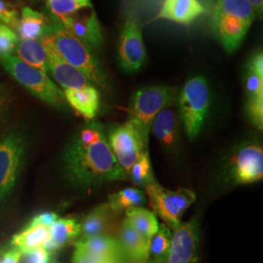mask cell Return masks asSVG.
Segmentation results:
<instances>
[{
	"mask_svg": "<svg viewBox=\"0 0 263 263\" xmlns=\"http://www.w3.org/2000/svg\"><path fill=\"white\" fill-rule=\"evenodd\" d=\"M63 159L66 178L76 186L87 187L128 179L113 155L104 126L97 121L85 124L76 133Z\"/></svg>",
	"mask_w": 263,
	"mask_h": 263,
	"instance_id": "6da1fadb",
	"label": "cell"
},
{
	"mask_svg": "<svg viewBox=\"0 0 263 263\" xmlns=\"http://www.w3.org/2000/svg\"><path fill=\"white\" fill-rule=\"evenodd\" d=\"M46 15L50 36L60 56L82 72L95 87L108 91L109 79L97 52L69 32L57 17L48 12Z\"/></svg>",
	"mask_w": 263,
	"mask_h": 263,
	"instance_id": "7a4b0ae2",
	"label": "cell"
},
{
	"mask_svg": "<svg viewBox=\"0 0 263 263\" xmlns=\"http://www.w3.org/2000/svg\"><path fill=\"white\" fill-rule=\"evenodd\" d=\"M3 68L19 84L38 100L60 110H66L64 91H62L46 72L28 66L16 56L0 58Z\"/></svg>",
	"mask_w": 263,
	"mask_h": 263,
	"instance_id": "3957f363",
	"label": "cell"
},
{
	"mask_svg": "<svg viewBox=\"0 0 263 263\" xmlns=\"http://www.w3.org/2000/svg\"><path fill=\"white\" fill-rule=\"evenodd\" d=\"M177 89L169 86H151L137 91L132 97L127 122L148 143L151 124L164 108L177 101Z\"/></svg>",
	"mask_w": 263,
	"mask_h": 263,
	"instance_id": "277c9868",
	"label": "cell"
},
{
	"mask_svg": "<svg viewBox=\"0 0 263 263\" xmlns=\"http://www.w3.org/2000/svg\"><path fill=\"white\" fill-rule=\"evenodd\" d=\"M27 134L15 130L0 139V207L16 187L28 155Z\"/></svg>",
	"mask_w": 263,
	"mask_h": 263,
	"instance_id": "5b68a950",
	"label": "cell"
},
{
	"mask_svg": "<svg viewBox=\"0 0 263 263\" xmlns=\"http://www.w3.org/2000/svg\"><path fill=\"white\" fill-rule=\"evenodd\" d=\"M180 118L188 138H196L210 108V89L204 76H195L183 85L178 98Z\"/></svg>",
	"mask_w": 263,
	"mask_h": 263,
	"instance_id": "8992f818",
	"label": "cell"
},
{
	"mask_svg": "<svg viewBox=\"0 0 263 263\" xmlns=\"http://www.w3.org/2000/svg\"><path fill=\"white\" fill-rule=\"evenodd\" d=\"M145 190L154 214L173 229L181 223V216L196 199L195 193L191 189L169 190L156 181L147 184Z\"/></svg>",
	"mask_w": 263,
	"mask_h": 263,
	"instance_id": "52a82bcc",
	"label": "cell"
},
{
	"mask_svg": "<svg viewBox=\"0 0 263 263\" xmlns=\"http://www.w3.org/2000/svg\"><path fill=\"white\" fill-rule=\"evenodd\" d=\"M107 134L106 138L113 155L128 176L134 163L142 153L148 151V143L143 141L141 135L127 121L113 126Z\"/></svg>",
	"mask_w": 263,
	"mask_h": 263,
	"instance_id": "ba28073f",
	"label": "cell"
},
{
	"mask_svg": "<svg viewBox=\"0 0 263 263\" xmlns=\"http://www.w3.org/2000/svg\"><path fill=\"white\" fill-rule=\"evenodd\" d=\"M118 64L125 72H136L144 65L146 50L139 22L130 15L124 23L117 48Z\"/></svg>",
	"mask_w": 263,
	"mask_h": 263,
	"instance_id": "9c48e42d",
	"label": "cell"
},
{
	"mask_svg": "<svg viewBox=\"0 0 263 263\" xmlns=\"http://www.w3.org/2000/svg\"><path fill=\"white\" fill-rule=\"evenodd\" d=\"M229 177L237 184H248L263 178V149L258 144L245 145L229 162Z\"/></svg>",
	"mask_w": 263,
	"mask_h": 263,
	"instance_id": "30bf717a",
	"label": "cell"
},
{
	"mask_svg": "<svg viewBox=\"0 0 263 263\" xmlns=\"http://www.w3.org/2000/svg\"><path fill=\"white\" fill-rule=\"evenodd\" d=\"M41 43L46 50L48 58V72L54 77L57 83L66 89H81L93 85L86 76L76 67L60 56L54 46L50 32L48 29L46 34L40 39Z\"/></svg>",
	"mask_w": 263,
	"mask_h": 263,
	"instance_id": "8fae6325",
	"label": "cell"
},
{
	"mask_svg": "<svg viewBox=\"0 0 263 263\" xmlns=\"http://www.w3.org/2000/svg\"><path fill=\"white\" fill-rule=\"evenodd\" d=\"M199 231L196 220L180 223L174 229L166 263H196Z\"/></svg>",
	"mask_w": 263,
	"mask_h": 263,
	"instance_id": "7c38bea8",
	"label": "cell"
},
{
	"mask_svg": "<svg viewBox=\"0 0 263 263\" xmlns=\"http://www.w3.org/2000/svg\"><path fill=\"white\" fill-rule=\"evenodd\" d=\"M253 23L234 16L214 13L212 16V31L227 53H233L243 43Z\"/></svg>",
	"mask_w": 263,
	"mask_h": 263,
	"instance_id": "4fadbf2b",
	"label": "cell"
},
{
	"mask_svg": "<svg viewBox=\"0 0 263 263\" xmlns=\"http://www.w3.org/2000/svg\"><path fill=\"white\" fill-rule=\"evenodd\" d=\"M59 20L69 32L96 52L103 47L104 30L94 10L90 14L78 15L76 13Z\"/></svg>",
	"mask_w": 263,
	"mask_h": 263,
	"instance_id": "5bb4252c",
	"label": "cell"
},
{
	"mask_svg": "<svg viewBox=\"0 0 263 263\" xmlns=\"http://www.w3.org/2000/svg\"><path fill=\"white\" fill-rule=\"evenodd\" d=\"M64 96L67 104L88 121H92L100 110L101 94L94 85L81 89H66Z\"/></svg>",
	"mask_w": 263,
	"mask_h": 263,
	"instance_id": "9a60e30c",
	"label": "cell"
},
{
	"mask_svg": "<svg viewBox=\"0 0 263 263\" xmlns=\"http://www.w3.org/2000/svg\"><path fill=\"white\" fill-rule=\"evenodd\" d=\"M206 13L199 0H165L157 18L188 26Z\"/></svg>",
	"mask_w": 263,
	"mask_h": 263,
	"instance_id": "2e32d148",
	"label": "cell"
},
{
	"mask_svg": "<svg viewBox=\"0 0 263 263\" xmlns=\"http://www.w3.org/2000/svg\"><path fill=\"white\" fill-rule=\"evenodd\" d=\"M86 254L114 262L124 263V254L119 242L109 236L98 235L81 238L74 245Z\"/></svg>",
	"mask_w": 263,
	"mask_h": 263,
	"instance_id": "e0dca14e",
	"label": "cell"
},
{
	"mask_svg": "<svg viewBox=\"0 0 263 263\" xmlns=\"http://www.w3.org/2000/svg\"><path fill=\"white\" fill-rule=\"evenodd\" d=\"M118 242L124 257L129 261H141L149 258V240L134 229L126 218L120 226Z\"/></svg>",
	"mask_w": 263,
	"mask_h": 263,
	"instance_id": "ac0fdd59",
	"label": "cell"
},
{
	"mask_svg": "<svg viewBox=\"0 0 263 263\" xmlns=\"http://www.w3.org/2000/svg\"><path fill=\"white\" fill-rule=\"evenodd\" d=\"M49 29L46 13H41L30 7H23L15 28L20 40H40Z\"/></svg>",
	"mask_w": 263,
	"mask_h": 263,
	"instance_id": "d6986e66",
	"label": "cell"
},
{
	"mask_svg": "<svg viewBox=\"0 0 263 263\" xmlns=\"http://www.w3.org/2000/svg\"><path fill=\"white\" fill-rule=\"evenodd\" d=\"M154 137L168 149H174L178 140V119L176 112L169 107L162 109L154 118L151 129Z\"/></svg>",
	"mask_w": 263,
	"mask_h": 263,
	"instance_id": "ffe728a7",
	"label": "cell"
},
{
	"mask_svg": "<svg viewBox=\"0 0 263 263\" xmlns=\"http://www.w3.org/2000/svg\"><path fill=\"white\" fill-rule=\"evenodd\" d=\"M80 230V222H78L76 218L59 217L54 224L49 228L50 236L44 249L49 253L56 252L78 237Z\"/></svg>",
	"mask_w": 263,
	"mask_h": 263,
	"instance_id": "44dd1931",
	"label": "cell"
},
{
	"mask_svg": "<svg viewBox=\"0 0 263 263\" xmlns=\"http://www.w3.org/2000/svg\"><path fill=\"white\" fill-rule=\"evenodd\" d=\"M49 228L42 226L29 224L21 232L13 236L11 240V248L18 250L22 254L30 251L44 248L49 240Z\"/></svg>",
	"mask_w": 263,
	"mask_h": 263,
	"instance_id": "7402d4cb",
	"label": "cell"
},
{
	"mask_svg": "<svg viewBox=\"0 0 263 263\" xmlns=\"http://www.w3.org/2000/svg\"><path fill=\"white\" fill-rule=\"evenodd\" d=\"M113 212L108 204H104L94 210L86 216L80 223L81 238L92 236L104 235L113 219Z\"/></svg>",
	"mask_w": 263,
	"mask_h": 263,
	"instance_id": "603a6c76",
	"label": "cell"
},
{
	"mask_svg": "<svg viewBox=\"0 0 263 263\" xmlns=\"http://www.w3.org/2000/svg\"><path fill=\"white\" fill-rule=\"evenodd\" d=\"M15 52L25 64L48 73L47 53L40 40H20Z\"/></svg>",
	"mask_w": 263,
	"mask_h": 263,
	"instance_id": "cb8c5ba5",
	"label": "cell"
},
{
	"mask_svg": "<svg viewBox=\"0 0 263 263\" xmlns=\"http://www.w3.org/2000/svg\"><path fill=\"white\" fill-rule=\"evenodd\" d=\"M126 219L141 235L151 240L159 229L157 216L146 209L141 207L131 208L125 211Z\"/></svg>",
	"mask_w": 263,
	"mask_h": 263,
	"instance_id": "d4e9b609",
	"label": "cell"
},
{
	"mask_svg": "<svg viewBox=\"0 0 263 263\" xmlns=\"http://www.w3.org/2000/svg\"><path fill=\"white\" fill-rule=\"evenodd\" d=\"M146 201L144 192L138 188H125L108 196V206L114 213L141 207Z\"/></svg>",
	"mask_w": 263,
	"mask_h": 263,
	"instance_id": "484cf974",
	"label": "cell"
},
{
	"mask_svg": "<svg viewBox=\"0 0 263 263\" xmlns=\"http://www.w3.org/2000/svg\"><path fill=\"white\" fill-rule=\"evenodd\" d=\"M214 13L234 16L253 23L255 12L248 0H216Z\"/></svg>",
	"mask_w": 263,
	"mask_h": 263,
	"instance_id": "4316f807",
	"label": "cell"
},
{
	"mask_svg": "<svg viewBox=\"0 0 263 263\" xmlns=\"http://www.w3.org/2000/svg\"><path fill=\"white\" fill-rule=\"evenodd\" d=\"M172 240V232L166 224L159 226L158 231L149 240V257L166 263Z\"/></svg>",
	"mask_w": 263,
	"mask_h": 263,
	"instance_id": "83f0119b",
	"label": "cell"
},
{
	"mask_svg": "<svg viewBox=\"0 0 263 263\" xmlns=\"http://www.w3.org/2000/svg\"><path fill=\"white\" fill-rule=\"evenodd\" d=\"M128 178L139 186H146L151 182L155 181L152 174L151 157L148 151L142 153L141 157L137 160L128 174Z\"/></svg>",
	"mask_w": 263,
	"mask_h": 263,
	"instance_id": "f1b7e54d",
	"label": "cell"
},
{
	"mask_svg": "<svg viewBox=\"0 0 263 263\" xmlns=\"http://www.w3.org/2000/svg\"><path fill=\"white\" fill-rule=\"evenodd\" d=\"M82 7L76 0H47V12L58 19L71 16Z\"/></svg>",
	"mask_w": 263,
	"mask_h": 263,
	"instance_id": "f546056e",
	"label": "cell"
},
{
	"mask_svg": "<svg viewBox=\"0 0 263 263\" xmlns=\"http://www.w3.org/2000/svg\"><path fill=\"white\" fill-rule=\"evenodd\" d=\"M19 41V36L13 28L0 24V58L13 56Z\"/></svg>",
	"mask_w": 263,
	"mask_h": 263,
	"instance_id": "4dcf8cb0",
	"label": "cell"
},
{
	"mask_svg": "<svg viewBox=\"0 0 263 263\" xmlns=\"http://www.w3.org/2000/svg\"><path fill=\"white\" fill-rule=\"evenodd\" d=\"M247 114L258 130H262L263 127V96L248 98L246 104Z\"/></svg>",
	"mask_w": 263,
	"mask_h": 263,
	"instance_id": "1f68e13d",
	"label": "cell"
},
{
	"mask_svg": "<svg viewBox=\"0 0 263 263\" xmlns=\"http://www.w3.org/2000/svg\"><path fill=\"white\" fill-rule=\"evenodd\" d=\"M245 89L248 98L263 96V78L247 68L245 74Z\"/></svg>",
	"mask_w": 263,
	"mask_h": 263,
	"instance_id": "d6a6232c",
	"label": "cell"
},
{
	"mask_svg": "<svg viewBox=\"0 0 263 263\" xmlns=\"http://www.w3.org/2000/svg\"><path fill=\"white\" fill-rule=\"evenodd\" d=\"M17 9L5 0H0V24H3L15 30L19 21Z\"/></svg>",
	"mask_w": 263,
	"mask_h": 263,
	"instance_id": "836d02e7",
	"label": "cell"
},
{
	"mask_svg": "<svg viewBox=\"0 0 263 263\" xmlns=\"http://www.w3.org/2000/svg\"><path fill=\"white\" fill-rule=\"evenodd\" d=\"M24 263H50L51 262V255L50 253L46 251L44 248L36 249L25 253Z\"/></svg>",
	"mask_w": 263,
	"mask_h": 263,
	"instance_id": "e575fe53",
	"label": "cell"
},
{
	"mask_svg": "<svg viewBox=\"0 0 263 263\" xmlns=\"http://www.w3.org/2000/svg\"><path fill=\"white\" fill-rule=\"evenodd\" d=\"M59 218V216L54 212H44L41 214H38L34 217L31 218L29 221V224H34V226H45L50 228L51 226L54 224V222Z\"/></svg>",
	"mask_w": 263,
	"mask_h": 263,
	"instance_id": "d590c367",
	"label": "cell"
},
{
	"mask_svg": "<svg viewBox=\"0 0 263 263\" xmlns=\"http://www.w3.org/2000/svg\"><path fill=\"white\" fill-rule=\"evenodd\" d=\"M72 263H118L104 259L101 257H96L93 255L86 254L84 252L74 249V253L72 255Z\"/></svg>",
	"mask_w": 263,
	"mask_h": 263,
	"instance_id": "8d00e7d4",
	"label": "cell"
},
{
	"mask_svg": "<svg viewBox=\"0 0 263 263\" xmlns=\"http://www.w3.org/2000/svg\"><path fill=\"white\" fill-rule=\"evenodd\" d=\"M248 68L263 78V54L261 50L254 53L248 63Z\"/></svg>",
	"mask_w": 263,
	"mask_h": 263,
	"instance_id": "74e56055",
	"label": "cell"
},
{
	"mask_svg": "<svg viewBox=\"0 0 263 263\" xmlns=\"http://www.w3.org/2000/svg\"><path fill=\"white\" fill-rule=\"evenodd\" d=\"M10 103H11V97H10L8 89L4 85L0 83V121L7 112Z\"/></svg>",
	"mask_w": 263,
	"mask_h": 263,
	"instance_id": "f35d334b",
	"label": "cell"
},
{
	"mask_svg": "<svg viewBox=\"0 0 263 263\" xmlns=\"http://www.w3.org/2000/svg\"><path fill=\"white\" fill-rule=\"evenodd\" d=\"M23 254L15 249L6 251L0 258V263H20Z\"/></svg>",
	"mask_w": 263,
	"mask_h": 263,
	"instance_id": "ab89813d",
	"label": "cell"
},
{
	"mask_svg": "<svg viewBox=\"0 0 263 263\" xmlns=\"http://www.w3.org/2000/svg\"><path fill=\"white\" fill-rule=\"evenodd\" d=\"M248 2L253 6L256 15L262 14L263 0H248Z\"/></svg>",
	"mask_w": 263,
	"mask_h": 263,
	"instance_id": "60d3db41",
	"label": "cell"
},
{
	"mask_svg": "<svg viewBox=\"0 0 263 263\" xmlns=\"http://www.w3.org/2000/svg\"><path fill=\"white\" fill-rule=\"evenodd\" d=\"M82 8H93L91 0H76Z\"/></svg>",
	"mask_w": 263,
	"mask_h": 263,
	"instance_id": "b9f144b4",
	"label": "cell"
},
{
	"mask_svg": "<svg viewBox=\"0 0 263 263\" xmlns=\"http://www.w3.org/2000/svg\"><path fill=\"white\" fill-rule=\"evenodd\" d=\"M129 263H165L161 262L158 260H155V259H152V258H148V259H145V260H141V261H129Z\"/></svg>",
	"mask_w": 263,
	"mask_h": 263,
	"instance_id": "7bdbcfd3",
	"label": "cell"
},
{
	"mask_svg": "<svg viewBox=\"0 0 263 263\" xmlns=\"http://www.w3.org/2000/svg\"><path fill=\"white\" fill-rule=\"evenodd\" d=\"M50 263H59V262H57V261H51V262Z\"/></svg>",
	"mask_w": 263,
	"mask_h": 263,
	"instance_id": "ee69618b",
	"label": "cell"
},
{
	"mask_svg": "<svg viewBox=\"0 0 263 263\" xmlns=\"http://www.w3.org/2000/svg\"><path fill=\"white\" fill-rule=\"evenodd\" d=\"M36 1H43V0H36Z\"/></svg>",
	"mask_w": 263,
	"mask_h": 263,
	"instance_id": "f6af8a7d",
	"label": "cell"
}]
</instances>
